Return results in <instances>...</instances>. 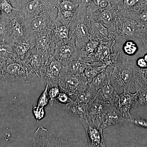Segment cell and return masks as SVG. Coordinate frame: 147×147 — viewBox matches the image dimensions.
Returning a JSON list of instances; mask_svg holds the SVG:
<instances>
[{
    "mask_svg": "<svg viewBox=\"0 0 147 147\" xmlns=\"http://www.w3.org/2000/svg\"><path fill=\"white\" fill-rule=\"evenodd\" d=\"M73 101L67 93L61 90V92L55 99L54 104H56L60 108L64 109L67 105Z\"/></svg>",
    "mask_w": 147,
    "mask_h": 147,
    "instance_id": "obj_29",
    "label": "cell"
},
{
    "mask_svg": "<svg viewBox=\"0 0 147 147\" xmlns=\"http://www.w3.org/2000/svg\"><path fill=\"white\" fill-rule=\"evenodd\" d=\"M113 68L111 66H107L105 70L98 74L88 84L92 88L98 91L99 89L110 82V75Z\"/></svg>",
    "mask_w": 147,
    "mask_h": 147,
    "instance_id": "obj_20",
    "label": "cell"
},
{
    "mask_svg": "<svg viewBox=\"0 0 147 147\" xmlns=\"http://www.w3.org/2000/svg\"><path fill=\"white\" fill-rule=\"evenodd\" d=\"M13 40L9 27L7 15L3 13L2 18L0 20V42L4 41L10 44Z\"/></svg>",
    "mask_w": 147,
    "mask_h": 147,
    "instance_id": "obj_23",
    "label": "cell"
},
{
    "mask_svg": "<svg viewBox=\"0 0 147 147\" xmlns=\"http://www.w3.org/2000/svg\"><path fill=\"white\" fill-rule=\"evenodd\" d=\"M84 126L88 139V146L91 147H105L102 128L93 123L87 116L80 120Z\"/></svg>",
    "mask_w": 147,
    "mask_h": 147,
    "instance_id": "obj_11",
    "label": "cell"
},
{
    "mask_svg": "<svg viewBox=\"0 0 147 147\" xmlns=\"http://www.w3.org/2000/svg\"><path fill=\"white\" fill-rule=\"evenodd\" d=\"M53 0H32L20 7V9L24 14L28 24L32 20L45 11L56 8Z\"/></svg>",
    "mask_w": 147,
    "mask_h": 147,
    "instance_id": "obj_8",
    "label": "cell"
},
{
    "mask_svg": "<svg viewBox=\"0 0 147 147\" xmlns=\"http://www.w3.org/2000/svg\"><path fill=\"white\" fill-rule=\"evenodd\" d=\"M137 65L140 68H145L147 67V63L144 58H140L137 61Z\"/></svg>",
    "mask_w": 147,
    "mask_h": 147,
    "instance_id": "obj_41",
    "label": "cell"
},
{
    "mask_svg": "<svg viewBox=\"0 0 147 147\" xmlns=\"http://www.w3.org/2000/svg\"><path fill=\"white\" fill-rule=\"evenodd\" d=\"M53 57L65 67L72 61L79 59L80 53L76 48L74 40L71 38L67 42L57 44Z\"/></svg>",
    "mask_w": 147,
    "mask_h": 147,
    "instance_id": "obj_9",
    "label": "cell"
},
{
    "mask_svg": "<svg viewBox=\"0 0 147 147\" xmlns=\"http://www.w3.org/2000/svg\"><path fill=\"white\" fill-rule=\"evenodd\" d=\"M97 45L98 42L95 40H92L90 38L80 50V57L84 61L88 59L93 53Z\"/></svg>",
    "mask_w": 147,
    "mask_h": 147,
    "instance_id": "obj_28",
    "label": "cell"
},
{
    "mask_svg": "<svg viewBox=\"0 0 147 147\" xmlns=\"http://www.w3.org/2000/svg\"><path fill=\"white\" fill-rule=\"evenodd\" d=\"M67 71L60 78L59 85L62 90L75 101L76 96L85 90L88 84L83 74L75 76L68 74Z\"/></svg>",
    "mask_w": 147,
    "mask_h": 147,
    "instance_id": "obj_6",
    "label": "cell"
},
{
    "mask_svg": "<svg viewBox=\"0 0 147 147\" xmlns=\"http://www.w3.org/2000/svg\"><path fill=\"white\" fill-rule=\"evenodd\" d=\"M110 82L118 94L125 89L134 88L133 69L129 61L123 59L120 66L113 68Z\"/></svg>",
    "mask_w": 147,
    "mask_h": 147,
    "instance_id": "obj_2",
    "label": "cell"
},
{
    "mask_svg": "<svg viewBox=\"0 0 147 147\" xmlns=\"http://www.w3.org/2000/svg\"><path fill=\"white\" fill-rule=\"evenodd\" d=\"M137 50L136 44L133 41L128 40L125 42L123 47V51L124 55L131 56L134 55Z\"/></svg>",
    "mask_w": 147,
    "mask_h": 147,
    "instance_id": "obj_32",
    "label": "cell"
},
{
    "mask_svg": "<svg viewBox=\"0 0 147 147\" xmlns=\"http://www.w3.org/2000/svg\"><path fill=\"white\" fill-rule=\"evenodd\" d=\"M50 33L56 44L67 42L71 38L69 28L64 26L56 19L55 26Z\"/></svg>",
    "mask_w": 147,
    "mask_h": 147,
    "instance_id": "obj_19",
    "label": "cell"
},
{
    "mask_svg": "<svg viewBox=\"0 0 147 147\" xmlns=\"http://www.w3.org/2000/svg\"><path fill=\"white\" fill-rule=\"evenodd\" d=\"M61 1V0H57V2L58 1Z\"/></svg>",
    "mask_w": 147,
    "mask_h": 147,
    "instance_id": "obj_47",
    "label": "cell"
},
{
    "mask_svg": "<svg viewBox=\"0 0 147 147\" xmlns=\"http://www.w3.org/2000/svg\"><path fill=\"white\" fill-rule=\"evenodd\" d=\"M137 94L134 107L147 105V92L141 87L137 90Z\"/></svg>",
    "mask_w": 147,
    "mask_h": 147,
    "instance_id": "obj_31",
    "label": "cell"
},
{
    "mask_svg": "<svg viewBox=\"0 0 147 147\" xmlns=\"http://www.w3.org/2000/svg\"><path fill=\"white\" fill-rule=\"evenodd\" d=\"M118 96L115 88L109 82L98 90L96 98L104 103L114 105Z\"/></svg>",
    "mask_w": 147,
    "mask_h": 147,
    "instance_id": "obj_16",
    "label": "cell"
},
{
    "mask_svg": "<svg viewBox=\"0 0 147 147\" xmlns=\"http://www.w3.org/2000/svg\"><path fill=\"white\" fill-rule=\"evenodd\" d=\"M47 60L35 47L24 61L40 78V71Z\"/></svg>",
    "mask_w": 147,
    "mask_h": 147,
    "instance_id": "obj_18",
    "label": "cell"
},
{
    "mask_svg": "<svg viewBox=\"0 0 147 147\" xmlns=\"http://www.w3.org/2000/svg\"><path fill=\"white\" fill-rule=\"evenodd\" d=\"M130 88H125L123 92L118 96L117 101L115 103L117 109L118 110L123 118L128 122V121L131 117L130 113L131 108L134 107L135 99L137 92L132 94L130 92Z\"/></svg>",
    "mask_w": 147,
    "mask_h": 147,
    "instance_id": "obj_12",
    "label": "cell"
},
{
    "mask_svg": "<svg viewBox=\"0 0 147 147\" xmlns=\"http://www.w3.org/2000/svg\"><path fill=\"white\" fill-rule=\"evenodd\" d=\"M18 9L12 6L10 0H0V9L7 15H9L13 10Z\"/></svg>",
    "mask_w": 147,
    "mask_h": 147,
    "instance_id": "obj_34",
    "label": "cell"
},
{
    "mask_svg": "<svg viewBox=\"0 0 147 147\" xmlns=\"http://www.w3.org/2000/svg\"><path fill=\"white\" fill-rule=\"evenodd\" d=\"M108 65H103L101 66L91 65L87 63V65L83 75L88 84L90 83L92 79L98 74L105 70Z\"/></svg>",
    "mask_w": 147,
    "mask_h": 147,
    "instance_id": "obj_26",
    "label": "cell"
},
{
    "mask_svg": "<svg viewBox=\"0 0 147 147\" xmlns=\"http://www.w3.org/2000/svg\"><path fill=\"white\" fill-rule=\"evenodd\" d=\"M7 18L9 30L13 39H24L30 36L28 24L19 9L13 10L7 15Z\"/></svg>",
    "mask_w": 147,
    "mask_h": 147,
    "instance_id": "obj_7",
    "label": "cell"
},
{
    "mask_svg": "<svg viewBox=\"0 0 147 147\" xmlns=\"http://www.w3.org/2000/svg\"><path fill=\"white\" fill-rule=\"evenodd\" d=\"M4 70L7 80L18 82H28L40 79L25 62L16 59L6 63Z\"/></svg>",
    "mask_w": 147,
    "mask_h": 147,
    "instance_id": "obj_3",
    "label": "cell"
},
{
    "mask_svg": "<svg viewBox=\"0 0 147 147\" xmlns=\"http://www.w3.org/2000/svg\"><path fill=\"white\" fill-rule=\"evenodd\" d=\"M34 114L37 120H40L43 118L45 115L43 108L36 106L33 108Z\"/></svg>",
    "mask_w": 147,
    "mask_h": 147,
    "instance_id": "obj_39",
    "label": "cell"
},
{
    "mask_svg": "<svg viewBox=\"0 0 147 147\" xmlns=\"http://www.w3.org/2000/svg\"><path fill=\"white\" fill-rule=\"evenodd\" d=\"M86 9H77L76 16L69 26L71 38L75 40V45L79 52L90 39Z\"/></svg>",
    "mask_w": 147,
    "mask_h": 147,
    "instance_id": "obj_1",
    "label": "cell"
},
{
    "mask_svg": "<svg viewBox=\"0 0 147 147\" xmlns=\"http://www.w3.org/2000/svg\"><path fill=\"white\" fill-rule=\"evenodd\" d=\"M135 31V27L132 22L129 20L125 21L123 28V34L127 36L131 37L134 35Z\"/></svg>",
    "mask_w": 147,
    "mask_h": 147,
    "instance_id": "obj_35",
    "label": "cell"
},
{
    "mask_svg": "<svg viewBox=\"0 0 147 147\" xmlns=\"http://www.w3.org/2000/svg\"><path fill=\"white\" fill-rule=\"evenodd\" d=\"M56 7L67 11H74L78 9L79 4L76 1L72 2L71 0H61L57 2Z\"/></svg>",
    "mask_w": 147,
    "mask_h": 147,
    "instance_id": "obj_30",
    "label": "cell"
},
{
    "mask_svg": "<svg viewBox=\"0 0 147 147\" xmlns=\"http://www.w3.org/2000/svg\"><path fill=\"white\" fill-rule=\"evenodd\" d=\"M109 105L110 104L104 103L96 98L87 105V117L93 123L100 126Z\"/></svg>",
    "mask_w": 147,
    "mask_h": 147,
    "instance_id": "obj_14",
    "label": "cell"
},
{
    "mask_svg": "<svg viewBox=\"0 0 147 147\" xmlns=\"http://www.w3.org/2000/svg\"><path fill=\"white\" fill-rule=\"evenodd\" d=\"M139 17H140V19L143 21H147V11L142 12L139 16Z\"/></svg>",
    "mask_w": 147,
    "mask_h": 147,
    "instance_id": "obj_44",
    "label": "cell"
},
{
    "mask_svg": "<svg viewBox=\"0 0 147 147\" xmlns=\"http://www.w3.org/2000/svg\"><path fill=\"white\" fill-rule=\"evenodd\" d=\"M123 122H126V121L123 118L119 111L115 105H110L100 127L103 129Z\"/></svg>",
    "mask_w": 147,
    "mask_h": 147,
    "instance_id": "obj_17",
    "label": "cell"
},
{
    "mask_svg": "<svg viewBox=\"0 0 147 147\" xmlns=\"http://www.w3.org/2000/svg\"><path fill=\"white\" fill-rule=\"evenodd\" d=\"M2 11L0 9V20L1 19V18H2L3 17V14L2 13Z\"/></svg>",
    "mask_w": 147,
    "mask_h": 147,
    "instance_id": "obj_45",
    "label": "cell"
},
{
    "mask_svg": "<svg viewBox=\"0 0 147 147\" xmlns=\"http://www.w3.org/2000/svg\"><path fill=\"white\" fill-rule=\"evenodd\" d=\"M13 1L15 2H16L20 7L21 6L26 4V3L29 2L32 0H13Z\"/></svg>",
    "mask_w": 147,
    "mask_h": 147,
    "instance_id": "obj_43",
    "label": "cell"
},
{
    "mask_svg": "<svg viewBox=\"0 0 147 147\" xmlns=\"http://www.w3.org/2000/svg\"><path fill=\"white\" fill-rule=\"evenodd\" d=\"M46 85V87L45 90L41 94L38 102L37 106L41 108H44L49 102V96L47 93L48 87L47 85Z\"/></svg>",
    "mask_w": 147,
    "mask_h": 147,
    "instance_id": "obj_38",
    "label": "cell"
},
{
    "mask_svg": "<svg viewBox=\"0 0 147 147\" xmlns=\"http://www.w3.org/2000/svg\"><path fill=\"white\" fill-rule=\"evenodd\" d=\"M61 92V89L59 86L48 87L47 93L49 98V103L53 105L56 98Z\"/></svg>",
    "mask_w": 147,
    "mask_h": 147,
    "instance_id": "obj_33",
    "label": "cell"
},
{
    "mask_svg": "<svg viewBox=\"0 0 147 147\" xmlns=\"http://www.w3.org/2000/svg\"><path fill=\"white\" fill-rule=\"evenodd\" d=\"M36 39V37L32 35L24 39H13L10 44L20 60H25L35 47Z\"/></svg>",
    "mask_w": 147,
    "mask_h": 147,
    "instance_id": "obj_13",
    "label": "cell"
},
{
    "mask_svg": "<svg viewBox=\"0 0 147 147\" xmlns=\"http://www.w3.org/2000/svg\"><path fill=\"white\" fill-rule=\"evenodd\" d=\"M97 92L88 84L85 90L76 96L75 101L87 105L96 98Z\"/></svg>",
    "mask_w": 147,
    "mask_h": 147,
    "instance_id": "obj_22",
    "label": "cell"
},
{
    "mask_svg": "<svg viewBox=\"0 0 147 147\" xmlns=\"http://www.w3.org/2000/svg\"><path fill=\"white\" fill-rule=\"evenodd\" d=\"M134 84L140 85V87L147 92V67H138L133 71Z\"/></svg>",
    "mask_w": 147,
    "mask_h": 147,
    "instance_id": "obj_27",
    "label": "cell"
},
{
    "mask_svg": "<svg viewBox=\"0 0 147 147\" xmlns=\"http://www.w3.org/2000/svg\"><path fill=\"white\" fill-rule=\"evenodd\" d=\"M56 45L50 33L37 37L36 39V48L46 59L53 56Z\"/></svg>",
    "mask_w": 147,
    "mask_h": 147,
    "instance_id": "obj_15",
    "label": "cell"
},
{
    "mask_svg": "<svg viewBox=\"0 0 147 147\" xmlns=\"http://www.w3.org/2000/svg\"><path fill=\"white\" fill-rule=\"evenodd\" d=\"M100 13L101 18L102 22L106 25H110L113 22V16L112 12L109 9L106 8H101Z\"/></svg>",
    "mask_w": 147,
    "mask_h": 147,
    "instance_id": "obj_37",
    "label": "cell"
},
{
    "mask_svg": "<svg viewBox=\"0 0 147 147\" xmlns=\"http://www.w3.org/2000/svg\"><path fill=\"white\" fill-rule=\"evenodd\" d=\"M128 122L136 126L147 129V119L131 116Z\"/></svg>",
    "mask_w": 147,
    "mask_h": 147,
    "instance_id": "obj_36",
    "label": "cell"
},
{
    "mask_svg": "<svg viewBox=\"0 0 147 147\" xmlns=\"http://www.w3.org/2000/svg\"><path fill=\"white\" fill-rule=\"evenodd\" d=\"M67 71V67L63 66L53 56L48 58L43 65L40 71V79L48 87L59 86L60 78Z\"/></svg>",
    "mask_w": 147,
    "mask_h": 147,
    "instance_id": "obj_4",
    "label": "cell"
},
{
    "mask_svg": "<svg viewBox=\"0 0 147 147\" xmlns=\"http://www.w3.org/2000/svg\"><path fill=\"white\" fill-rule=\"evenodd\" d=\"M87 63L82 58L72 61L67 67V74L78 76L83 75L86 67Z\"/></svg>",
    "mask_w": 147,
    "mask_h": 147,
    "instance_id": "obj_24",
    "label": "cell"
},
{
    "mask_svg": "<svg viewBox=\"0 0 147 147\" xmlns=\"http://www.w3.org/2000/svg\"></svg>",
    "mask_w": 147,
    "mask_h": 147,
    "instance_id": "obj_48",
    "label": "cell"
},
{
    "mask_svg": "<svg viewBox=\"0 0 147 147\" xmlns=\"http://www.w3.org/2000/svg\"><path fill=\"white\" fill-rule=\"evenodd\" d=\"M56 8L43 12L32 20L29 25L30 35L36 38L51 32L55 26L57 15Z\"/></svg>",
    "mask_w": 147,
    "mask_h": 147,
    "instance_id": "obj_5",
    "label": "cell"
},
{
    "mask_svg": "<svg viewBox=\"0 0 147 147\" xmlns=\"http://www.w3.org/2000/svg\"><path fill=\"white\" fill-rule=\"evenodd\" d=\"M28 146H67V142L61 137H57L49 133L47 129L40 127L36 131L31 142Z\"/></svg>",
    "mask_w": 147,
    "mask_h": 147,
    "instance_id": "obj_10",
    "label": "cell"
},
{
    "mask_svg": "<svg viewBox=\"0 0 147 147\" xmlns=\"http://www.w3.org/2000/svg\"><path fill=\"white\" fill-rule=\"evenodd\" d=\"M58 9L56 20L60 22L65 26L69 28L71 21L76 16L77 9L74 11H67L57 7Z\"/></svg>",
    "mask_w": 147,
    "mask_h": 147,
    "instance_id": "obj_25",
    "label": "cell"
},
{
    "mask_svg": "<svg viewBox=\"0 0 147 147\" xmlns=\"http://www.w3.org/2000/svg\"><path fill=\"white\" fill-rule=\"evenodd\" d=\"M0 79L7 80V76L4 70V67L0 65Z\"/></svg>",
    "mask_w": 147,
    "mask_h": 147,
    "instance_id": "obj_42",
    "label": "cell"
},
{
    "mask_svg": "<svg viewBox=\"0 0 147 147\" xmlns=\"http://www.w3.org/2000/svg\"><path fill=\"white\" fill-rule=\"evenodd\" d=\"M144 58V59L145 61H146V63H147V55H145Z\"/></svg>",
    "mask_w": 147,
    "mask_h": 147,
    "instance_id": "obj_46",
    "label": "cell"
},
{
    "mask_svg": "<svg viewBox=\"0 0 147 147\" xmlns=\"http://www.w3.org/2000/svg\"><path fill=\"white\" fill-rule=\"evenodd\" d=\"M122 2L125 7H131L137 4L139 0H122Z\"/></svg>",
    "mask_w": 147,
    "mask_h": 147,
    "instance_id": "obj_40",
    "label": "cell"
},
{
    "mask_svg": "<svg viewBox=\"0 0 147 147\" xmlns=\"http://www.w3.org/2000/svg\"><path fill=\"white\" fill-rule=\"evenodd\" d=\"M72 117L80 120L87 116V105L73 101L64 108Z\"/></svg>",
    "mask_w": 147,
    "mask_h": 147,
    "instance_id": "obj_21",
    "label": "cell"
}]
</instances>
